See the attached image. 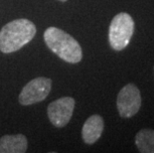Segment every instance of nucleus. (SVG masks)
I'll list each match as a JSON object with an SVG mask.
<instances>
[{
  "label": "nucleus",
  "instance_id": "nucleus-10",
  "mask_svg": "<svg viewBox=\"0 0 154 153\" xmlns=\"http://www.w3.org/2000/svg\"><path fill=\"white\" fill-rule=\"evenodd\" d=\"M59 1H62V2H65V1H67V0H59Z\"/></svg>",
  "mask_w": 154,
  "mask_h": 153
},
{
  "label": "nucleus",
  "instance_id": "nucleus-5",
  "mask_svg": "<svg viewBox=\"0 0 154 153\" xmlns=\"http://www.w3.org/2000/svg\"><path fill=\"white\" fill-rule=\"evenodd\" d=\"M52 87V80L39 77L30 81L19 94V103L22 106H30L40 103L48 96Z\"/></svg>",
  "mask_w": 154,
  "mask_h": 153
},
{
  "label": "nucleus",
  "instance_id": "nucleus-4",
  "mask_svg": "<svg viewBox=\"0 0 154 153\" xmlns=\"http://www.w3.org/2000/svg\"><path fill=\"white\" fill-rule=\"evenodd\" d=\"M141 93L135 84L124 86L117 94L116 106L121 118H130L139 112L141 106Z\"/></svg>",
  "mask_w": 154,
  "mask_h": 153
},
{
  "label": "nucleus",
  "instance_id": "nucleus-7",
  "mask_svg": "<svg viewBox=\"0 0 154 153\" xmlns=\"http://www.w3.org/2000/svg\"><path fill=\"white\" fill-rule=\"evenodd\" d=\"M104 128L103 119L99 115L90 116L84 123L82 129V137L87 144H94L100 139Z\"/></svg>",
  "mask_w": 154,
  "mask_h": 153
},
{
  "label": "nucleus",
  "instance_id": "nucleus-2",
  "mask_svg": "<svg viewBox=\"0 0 154 153\" xmlns=\"http://www.w3.org/2000/svg\"><path fill=\"white\" fill-rule=\"evenodd\" d=\"M48 48L67 63L77 64L83 59V51L79 42L70 34L56 27H49L44 32Z\"/></svg>",
  "mask_w": 154,
  "mask_h": 153
},
{
  "label": "nucleus",
  "instance_id": "nucleus-8",
  "mask_svg": "<svg viewBox=\"0 0 154 153\" xmlns=\"http://www.w3.org/2000/svg\"><path fill=\"white\" fill-rule=\"evenodd\" d=\"M27 148V138L23 134L4 135L0 138V153H24Z\"/></svg>",
  "mask_w": 154,
  "mask_h": 153
},
{
  "label": "nucleus",
  "instance_id": "nucleus-3",
  "mask_svg": "<svg viewBox=\"0 0 154 153\" xmlns=\"http://www.w3.org/2000/svg\"><path fill=\"white\" fill-rule=\"evenodd\" d=\"M134 33V21L128 13L116 14L110 22L109 41L110 47L116 51H121L128 46Z\"/></svg>",
  "mask_w": 154,
  "mask_h": 153
},
{
  "label": "nucleus",
  "instance_id": "nucleus-1",
  "mask_svg": "<svg viewBox=\"0 0 154 153\" xmlns=\"http://www.w3.org/2000/svg\"><path fill=\"white\" fill-rule=\"evenodd\" d=\"M37 29L28 19H16L4 25L0 31V51L4 54L16 52L35 37Z\"/></svg>",
  "mask_w": 154,
  "mask_h": 153
},
{
  "label": "nucleus",
  "instance_id": "nucleus-9",
  "mask_svg": "<svg viewBox=\"0 0 154 153\" xmlns=\"http://www.w3.org/2000/svg\"><path fill=\"white\" fill-rule=\"evenodd\" d=\"M135 145L141 153H154V130L144 128L135 136Z\"/></svg>",
  "mask_w": 154,
  "mask_h": 153
},
{
  "label": "nucleus",
  "instance_id": "nucleus-6",
  "mask_svg": "<svg viewBox=\"0 0 154 153\" xmlns=\"http://www.w3.org/2000/svg\"><path fill=\"white\" fill-rule=\"evenodd\" d=\"M75 99L71 96L61 97L48 106V118L56 127H64L71 120L75 109Z\"/></svg>",
  "mask_w": 154,
  "mask_h": 153
}]
</instances>
